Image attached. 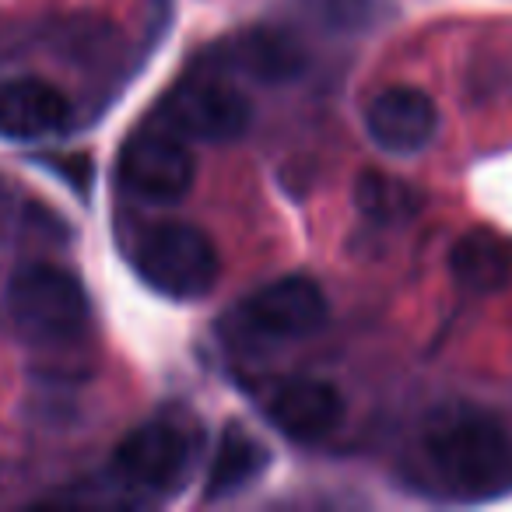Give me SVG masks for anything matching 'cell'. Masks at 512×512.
<instances>
[{"instance_id": "obj_15", "label": "cell", "mask_w": 512, "mask_h": 512, "mask_svg": "<svg viewBox=\"0 0 512 512\" xmlns=\"http://www.w3.org/2000/svg\"><path fill=\"white\" fill-rule=\"evenodd\" d=\"M306 11L334 32H358L376 15V0H302Z\"/></svg>"}, {"instance_id": "obj_13", "label": "cell", "mask_w": 512, "mask_h": 512, "mask_svg": "<svg viewBox=\"0 0 512 512\" xmlns=\"http://www.w3.org/2000/svg\"><path fill=\"white\" fill-rule=\"evenodd\" d=\"M449 271H453L456 285L474 295L502 292L512 281V249L502 235L488 232V228H474L453 242Z\"/></svg>"}, {"instance_id": "obj_4", "label": "cell", "mask_w": 512, "mask_h": 512, "mask_svg": "<svg viewBox=\"0 0 512 512\" xmlns=\"http://www.w3.org/2000/svg\"><path fill=\"white\" fill-rule=\"evenodd\" d=\"M134 271L169 299H200L221 274V256L211 235L186 221H158L137 239Z\"/></svg>"}, {"instance_id": "obj_2", "label": "cell", "mask_w": 512, "mask_h": 512, "mask_svg": "<svg viewBox=\"0 0 512 512\" xmlns=\"http://www.w3.org/2000/svg\"><path fill=\"white\" fill-rule=\"evenodd\" d=\"M200 456V425L183 411L137 425L113 449V477L141 495H172L190 481Z\"/></svg>"}, {"instance_id": "obj_14", "label": "cell", "mask_w": 512, "mask_h": 512, "mask_svg": "<svg viewBox=\"0 0 512 512\" xmlns=\"http://www.w3.org/2000/svg\"><path fill=\"white\" fill-rule=\"evenodd\" d=\"M355 204L365 218L383 221V225H400V221H411L414 214H421L425 193L407 179L369 169L355 183Z\"/></svg>"}, {"instance_id": "obj_5", "label": "cell", "mask_w": 512, "mask_h": 512, "mask_svg": "<svg viewBox=\"0 0 512 512\" xmlns=\"http://www.w3.org/2000/svg\"><path fill=\"white\" fill-rule=\"evenodd\" d=\"M158 123L190 141L228 144L249 130L253 102L218 74H193L169 88L158 106Z\"/></svg>"}, {"instance_id": "obj_10", "label": "cell", "mask_w": 512, "mask_h": 512, "mask_svg": "<svg viewBox=\"0 0 512 512\" xmlns=\"http://www.w3.org/2000/svg\"><path fill=\"white\" fill-rule=\"evenodd\" d=\"M71 120V102L46 78H8L0 81V134L11 141L53 137Z\"/></svg>"}, {"instance_id": "obj_1", "label": "cell", "mask_w": 512, "mask_h": 512, "mask_svg": "<svg viewBox=\"0 0 512 512\" xmlns=\"http://www.w3.org/2000/svg\"><path fill=\"white\" fill-rule=\"evenodd\" d=\"M418 456L435 488L453 498H488L512 488V428L477 404H442L418 432Z\"/></svg>"}, {"instance_id": "obj_7", "label": "cell", "mask_w": 512, "mask_h": 512, "mask_svg": "<svg viewBox=\"0 0 512 512\" xmlns=\"http://www.w3.org/2000/svg\"><path fill=\"white\" fill-rule=\"evenodd\" d=\"M327 295L306 274H285L256 288L239 309L235 320L249 337L260 341H302L327 323Z\"/></svg>"}, {"instance_id": "obj_9", "label": "cell", "mask_w": 512, "mask_h": 512, "mask_svg": "<svg viewBox=\"0 0 512 512\" xmlns=\"http://www.w3.org/2000/svg\"><path fill=\"white\" fill-rule=\"evenodd\" d=\"M274 428L295 442H320L337 432L344 418V397L323 379H288L267 400Z\"/></svg>"}, {"instance_id": "obj_8", "label": "cell", "mask_w": 512, "mask_h": 512, "mask_svg": "<svg viewBox=\"0 0 512 512\" xmlns=\"http://www.w3.org/2000/svg\"><path fill=\"white\" fill-rule=\"evenodd\" d=\"M435 130H439V109L421 88L393 85L365 109V134L390 155H414L428 148Z\"/></svg>"}, {"instance_id": "obj_3", "label": "cell", "mask_w": 512, "mask_h": 512, "mask_svg": "<svg viewBox=\"0 0 512 512\" xmlns=\"http://www.w3.org/2000/svg\"><path fill=\"white\" fill-rule=\"evenodd\" d=\"M8 316L18 334L36 344L74 341L92 323L88 292L57 264H25L8 281Z\"/></svg>"}, {"instance_id": "obj_12", "label": "cell", "mask_w": 512, "mask_h": 512, "mask_svg": "<svg viewBox=\"0 0 512 512\" xmlns=\"http://www.w3.org/2000/svg\"><path fill=\"white\" fill-rule=\"evenodd\" d=\"M309 57L295 36L285 29H253L242 32L228 46V67L249 74L253 81H267V85H281L292 81L306 71Z\"/></svg>"}, {"instance_id": "obj_11", "label": "cell", "mask_w": 512, "mask_h": 512, "mask_svg": "<svg viewBox=\"0 0 512 512\" xmlns=\"http://www.w3.org/2000/svg\"><path fill=\"white\" fill-rule=\"evenodd\" d=\"M271 453L246 425L232 421V425L221 428V439L214 446L211 467L204 477V498L207 502H225V498L246 491L256 477L264 474Z\"/></svg>"}, {"instance_id": "obj_6", "label": "cell", "mask_w": 512, "mask_h": 512, "mask_svg": "<svg viewBox=\"0 0 512 512\" xmlns=\"http://www.w3.org/2000/svg\"><path fill=\"white\" fill-rule=\"evenodd\" d=\"M120 179L134 197L151 204H176L197 179V158L186 148V137L172 134L155 120L127 137L120 151Z\"/></svg>"}]
</instances>
